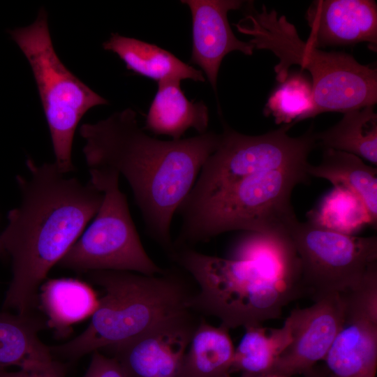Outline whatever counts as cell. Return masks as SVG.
Returning a JSON list of instances; mask_svg holds the SVG:
<instances>
[{"mask_svg":"<svg viewBox=\"0 0 377 377\" xmlns=\"http://www.w3.org/2000/svg\"><path fill=\"white\" fill-rule=\"evenodd\" d=\"M290 127L248 135L223 125L216 149L177 211L182 223L174 246L232 230L289 235L298 221L291 193L308 182V156L316 147L311 130L290 137Z\"/></svg>","mask_w":377,"mask_h":377,"instance_id":"cell-1","label":"cell"},{"mask_svg":"<svg viewBox=\"0 0 377 377\" xmlns=\"http://www.w3.org/2000/svg\"><path fill=\"white\" fill-rule=\"evenodd\" d=\"M79 132L89 169H111L124 177L147 232L170 252L172 218L216 149L220 133L159 140L139 126L137 113L131 108L96 123L82 124Z\"/></svg>","mask_w":377,"mask_h":377,"instance_id":"cell-2","label":"cell"},{"mask_svg":"<svg viewBox=\"0 0 377 377\" xmlns=\"http://www.w3.org/2000/svg\"><path fill=\"white\" fill-rule=\"evenodd\" d=\"M29 178L16 176L22 195L0 238L12 260L13 277L3 304L17 313L34 312L38 290L96 214L103 194L90 182L68 178L54 163L28 158Z\"/></svg>","mask_w":377,"mask_h":377,"instance_id":"cell-3","label":"cell"},{"mask_svg":"<svg viewBox=\"0 0 377 377\" xmlns=\"http://www.w3.org/2000/svg\"><path fill=\"white\" fill-rule=\"evenodd\" d=\"M87 273L104 295L82 333L64 344L49 346L53 357L75 360L96 350L109 351L193 311L192 295L172 270L155 275L114 270Z\"/></svg>","mask_w":377,"mask_h":377,"instance_id":"cell-4","label":"cell"},{"mask_svg":"<svg viewBox=\"0 0 377 377\" xmlns=\"http://www.w3.org/2000/svg\"><path fill=\"white\" fill-rule=\"evenodd\" d=\"M250 36L254 49L271 51L279 59L276 78L283 82L291 66L298 65L311 77L314 100L312 117L325 112H346L377 102V71L342 52H326L302 40L285 15L265 5L261 11L250 8L235 24Z\"/></svg>","mask_w":377,"mask_h":377,"instance_id":"cell-5","label":"cell"},{"mask_svg":"<svg viewBox=\"0 0 377 377\" xmlns=\"http://www.w3.org/2000/svg\"><path fill=\"white\" fill-rule=\"evenodd\" d=\"M170 254L198 286L191 309L218 318L228 330L280 318L283 307L302 295L297 286L255 260L209 256L188 246L174 248Z\"/></svg>","mask_w":377,"mask_h":377,"instance_id":"cell-6","label":"cell"},{"mask_svg":"<svg viewBox=\"0 0 377 377\" xmlns=\"http://www.w3.org/2000/svg\"><path fill=\"white\" fill-rule=\"evenodd\" d=\"M8 33L31 68L51 135L54 164L64 174L71 172L75 169L72 145L80 121L91 108L108 101L62 63L54 48L43 8L32 24Z\"/></svg>","mask_w":377,"mask_h":377,"instance_id":"cell-7","label":"cell"},{"mask_svg":"<svg viewBox=\"0 0 377 377\" xmlns=\"http://www.w3.org/2000/svg\"><path fill=\"white\" fill-rule=\"evenodd\" d=\"M89 174V182L103 194L102 203L93 222L57 265L86 273L114 270L155 275L163 272L142 244L126 197L119 187V174L108 168H91Z\"/></svg>","mask_w":377,"mask_h":377,"instance_id":"cell-8","label":"cell"},{"mask_svg":"<svg viewBox=\"0 0 377 377\" xmlns=\"http://www.w3.org/2000/svg\"><path fill=\"white\" fill-rule=\"evenodd\" d=\"M289 235L298 254L304 294L316 300L357 285L377 263V237L342 234L299 221Z\"/></svg>","mask_w":377,"mask_h":377,"instance_id":"cell-9","label":"cell"},{"mask_svg":"<svg viewBox=\"0 0 377 377\" xmlns=\"http://www.w3.org/2000/svg\"><path fill=\"white\" fill-rule=\"evenodd\" d=\"M291 341L276 358L266 377L303 375L325 357L344 320L339 293L327 295L288 317Z\"/></svg>","mask_w":377,"mask_h":377,"instance_id":"cell-10","label":"cell"},{"mask_svg":"<svg viewBox=\"0 0 377 377\" xmlns=\"http://www.w3.org/2000/svg\"><path fill=\"white\" fill-rule=\"evenodd\" d=\"M197 325L189 313L109 351L126 377H179Z\"/></svg>","mask_w":377,"mask_h":377,"instance_id":"cell-11","label":"cell"},{"mask_svg":"<svg viewBox=\"0 0 377 377\" xmlns=\"http://www.w3.org/2000/svg\"><path fill=\"white\" fill-rule=\"evenodd\" d=\"M192 16V52L191 62L200 67L214 91H216L219 67L232 51L251 55L253 46L239 40L233 34L228 13L239 9L242 1L183 0Z\"/></svg>","mask_w":377,"mask_h":377,"instance_id":"cell-12","label":"cell"},{"mask_svg":"<svg viewBox=\"0 0 377 377\" xmlns=\"http://www.w3.org/2000/svg\"><path fill=\"white\" fill-rule=\"evenodd\" d=\"M306 19L311 29L306 42L319 49L365 42L376 50L377 7L374 1H314Z\"/></svg>","mask_w":377,"mask_h":377,"instance_id":"cell-13","label":"cell"},{"mask_svg":"<svg viewBox=\"0 0 377 377\" xmlns=\"http://www.w3.org/2000/svg\"><path fill=\"white\" fill-rule=\"evenodd\" d=\"M329 377H374L377 314L344 306V320L325 357Z\"/></svg>","mask_w":377,"mask_h":377,"instance_id":"cell-14","label":"cell"},{"mask_svg":"<svg viewBox=\"0 0 377 377\" xmlns=\"http://www.w3.org/2000/svg\"><path fill=\"white\" fill-rule=\"evenodd\" d=\"M47 322L34 312L0 311V367L16 366L29 371H46L65 366L52 356L38 337Z\"/></svg>","mask_w":377,"mask_h":377,"instance_id":"cell-15","label":"cell"},{"mask_svg":"<svg viewBox=\"0 0 377 377\" xmlns=\"http://www.w3.org/2000/svg\"><path fill=\"white\" fill-rule=\"evenodd\" d=\"M105 50L116 54L126 68L157 83L190 79L204 82L202 72L184 63L171 52L134 38L112 34L103 43Z\"/></svg>","mask_w":377,"mask_h":377,"instance_id":"cell-16","label":"cell"},{"mask_svg":"<svg viewBox=\"0 0 377 377\" xmlns=\"http://www.w3.org/2000/svg\"><path fill=\"white\" fill-rule=\"evenodd\" d=\"M209 112L202 101H189L180 87V82L158 83V90L147 112L146 131L166 135L179 140L188 128L199 134L207 132Z\"/></svg>","mask_w":377,"mask_h":377,"instance_id":"cell-17","label":"cell"},{"mask_svg":"<svg viewBox=\"0 0 377 377\" xmlns=\"http://www.w3.org/2000/svg\"><path fill=\"white\" fill-rule=\"evenodd\" d=\"M38 302L47 317V325L66 337L71 326L91 316L98 299L87 283L72 278L50 279L40 285Z\"/></svg>","mask_w":377,"mask_h":377,"instance_id":"cell-18","label":"cell"},{"mask_svg":"<svg viewBox=\"0 0 377 377\" xmlns=\"http://www.w3.org/2000/svg\"><path fill=\"white\" fill-rule=\"evenodd\" d=\"M309 176L330 182L334 187L348 190L364 202L371 219L377 223V170L365 164L362 159L350 153L332 149H324L321 162L317 165L309 163Z\"/></svg>","mask_w":377,"mask_h":377,"instance_id":"cell-19","label":"cell"},{"mask_svg":"<svg viewBox=\"0 0 377 377\" xmlns=\"http://www.w3.org/2000/svg\"><path fill=\"white\" fill-rule=\"evenodd\" d=\"M228 329L198 323L183 358L179 377H231L235 348Z\"/></svg>","mask_w":377,"mask_h":377,"instance_id":"cell-20","label":"cell"},{"mask_svg":"<svg viewBox=\"0 0 377 377\" xmlns=\"http://www.w3.org/2000/svg\"><path fill=\"white\" fill-rule=\"evenodd\" d=\"M315 138L323 149L345 151L377 164V114L374 105L344 112L336 125L315 133Z\"/></svg>","mask_w":377,"mask_h":377,"instance_id":"cell-21","label":"cell"},{"mask_svg":"<svg viewBox=\"0 0 377 377\" xmlns=\"http://www.w3.org/2000/svg\"><path fill=\"white\" fill-rule=\"evenodd\" d=\"M245 333L235 349L231 374L266 377L276 358L291 341V325L288 318L280 328L262 325L244 327Z\"/></svg>","mask_w":377,"mask_h":377,"instance_id":"cell-22","label":"cell"},{"mask_svg":"<svg viewBox=\"0 0 377 377\" xmlns=\"http://www.w3.org/2000/svg\"><path fill=\"white\" fill-rule=\"evenodd\" d=\"M309 214V221L312 223L349 235H353L365 225L372 226L370 216L360 198L340 187H334Z\"/></svg>","mask_w":377,"mask_h":377,"instance_id":"cell-23","label":"cell"},{"mask_svg":"<svg viewBox=\"0 0 377 377\" xmlns=\"http://www.w3.org/2000/svg\"><path fill=\"white\" fill-rule=\"evenodd\" d=\"M314 100L311 82L302 72L290 73L268 98L264 113L276 124L293 126L312 117Z\"/></svg>","mask_w":377,"mask_h":377,"instance_id":"cell-24","label":"cell"},{"mask_svg":"<svg viewBox=\"0 0 377 377\" xmlns=\"http://www.w3.org/2000/svg\"><path fill=\"white\" fill-rule=\"evenodd\" d=\"M83 377H126L114 357L104 355L99 350L92 353L89 365Z\"/></svg>","mask_w":377,"mask_h":377,"instance_id":"cell-25","label":"cell"},{"mask_svg":"<svg viewBox=\"0 0 377 377\" xmlns=\"http://www.w3.org/2000/svg\"><path fill=\"white\" fill-rule=\"evenodd\" d=\"M66 367L46 371H29L20 369L17 371H8L5 367H0V377H65Z\"/></svg>","mask_w":377,"mask_h":377,"instance_id":"cell-26","label":"cell"},{"mask_svg":"<svg viewBox=\"0 0 377 377\" xmlns=\"http://www.w3.org/2000/svg\"><path fill=\"white\" fill-rule=\"evenodd\" d=\"M8 254L5 251L0 238V258L5 260L7 258Z\"/></svg>","mask_w":377,"mask_h":377,"instance_id":"cell-27","label":"cell"},{"mask_svg":"<svg viewBox=\"0 0 377 377\" xmlns=\"http://www.w3.org/2000/svg\"><path fill=\"white\" fill-rule=\"evenodd\" d=\"M240 377H259V376L242 374Z\"/></svg>","mask_w":377,"mask_h":377,"instance_id":"cell-28","label":"cell"}]
</instances>
